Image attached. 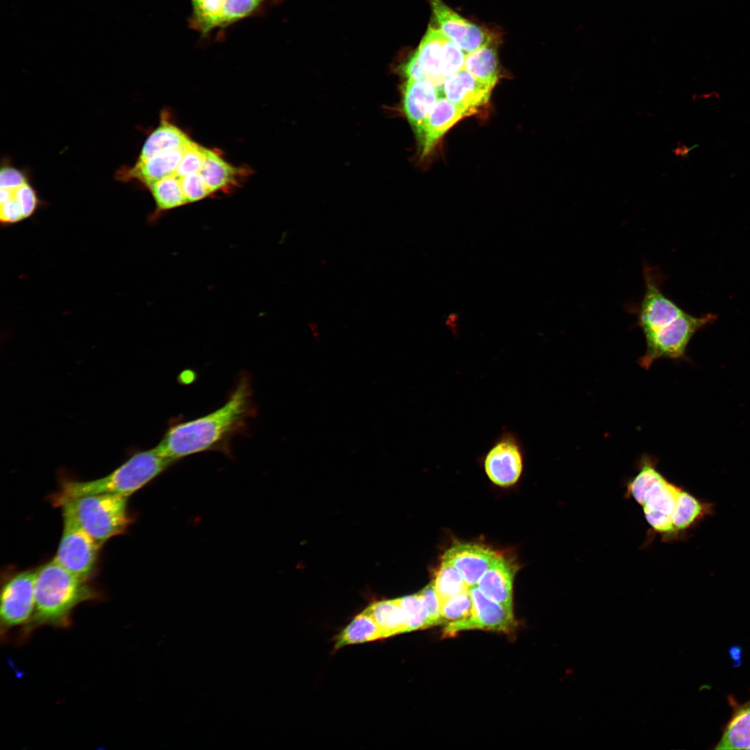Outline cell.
I'll return each instance as SVG.
<instances>
[{
  "label": "cell",
  "instance_id": "9a60e30c",
  "mask_svg": "<svg viewBox=\"0 0 750 750\" xmlns=\"http://www.w3.org/2000/svg\"><path fill=\"white\" fill-rule=\"evenodd\" d=\"M473 114L441 96L428 115L417 136L422 158L427 156L441 138L459 120Z\"/></svg>",
  "mask_w": 750,
  "mask_h": 750
},
{
  "label": "cell",
  "instance_id": "44dd1931",
  "mask_svg": "<svg viewBox=\"0 0 750 750\" xmlns=\"http://www.w3.org/2000/svg\"><path fill=\"white\" fill-rule=\"evenodd\" d=\"M729 702L733 714L715 749H750V699L744 703L733 698Z\"/></svg>",
  "mask_w": 750,
  "mask_h": 750
},
{
  "label": "cell",
  "instance_id": "52a82bcc",
  "mask_svg": "<svg viewBox=\"0 0 750 750\" xmlns=\"http://www.w3.org/2000/svg\"><path fill=\"white\" fill-rule=\"evenodd\" d=\"M37 569L17 572L8 578L1 591L0 637L6 642L10 631L23 627L31 619L35 606Z\"/></svg>",
  "mask_w": 750,
  "mask_h": 750
},
{
  "label": "cell",
  "instance_id": "30bf717a",
  "mask_svg": "<svg viewBox=\"0 0 750 750\" xmlns=\"http://www.w3.org/2000/svg\"><path fill=\"white\" fill-rule=\"evenodd\" d=\"M518 435L503 431L492 442L483 458V466L494 484L508 487L520 478L524 467V448Z\"/></svg>",
  "mask_w": 750,
  "mask_h": 750
},
{
  "label": "cell",
  "instance_id": "5bb4252c",
  "mask_svg": "<svg viewBox=\"0 0 750 750\" xmlns=\"http://www.w3.org/2000/svg\"><path fill=\"white\" fill-rule=\"evenodd\" d=\"M501 556L482 545L457 544L444 554L442 560L454 567L465 581L474 586L486 570Z\"/></svg>",
  "mask_w": 750,
  "mask_h": 750
},
{
  "label": "cell",
  "instance_id": "7402d4cb",
  "mask_svg": "<svg viewBox=\"0 0 750 750\" xmlns=\"http://www.w3.org/2000/svg\"><path fill=\"white\" fill-rule=\"evenodd\" d=\"M710 511V504L701 501L681 488L672 516L673 541L683 537L688 530Z\"/></svg>",
  "mask_w": 750,
  "mask_h": 750
},
{
  "label": "cell",
  "instance_id": "2e32d148",
  "mask_svg": "<svg viewBox=\"0 0 750 750\" xmlns=\"http://www.w3.org/2000/svg\"><path fill=\"white\" fill-rule=\"evenodd\" d=\"M185 149H169L146 159L138 160L132 167H123L117 172L121 181L138 180L147 187L176 173Z\"/></svg>",
  "mask_w": 750,
  "mask_h": 750
},
{
  "label": "cell",
  "instance_id": "277c9868",
  "mask_svg": "<svg viewBox=\"0 0 750 750\" xmlns=\"http://www.w3.org/2000/svg\"><path fill=\"white\" fill-rule=\"evenodd\" d=\"M657 461L641 456L637 474L626 483L625 497L633 498L642 508L650 528L647 543L656 535L665 542L673 541L672 516L681 488L669 481L657 469Z\"/></svg>",
  "mask_w": 750,
  "mask_h": 750
},
{
  "label": "cell",
  "instance_id": "4316f807",
  "mask_svg": "<svg viewBox=\"0 0 750 750\" xmlns=\"http://www.w3.org/2000/svg\"><path fill=\"white\" fill-rule=\"evenodd\" d=\"M148 188L156 203V212L169 210L188 203L182 190L181 178L176 174L163 178Z\"/></svg>",
  "mask_w": 750,
  "mask_h": 750
},
{
  "label": "cell",
  "instance_id": "f546056e",
  "mask_svg": "<svg viewBox=\"0 0 750 750\" xmlns=\"http://www.w3.org/2000/svg\"><path fill=\"white\" fill-rule=\"evenodd\" d=\"M440 605L442 624L465 620L472 613V599L469 590L454 596Z\"/></svg>",
  "mask_w": 750,
  "mask_h": 750
},
{
  "label": "cell",
  "instance_id": "d6a6232c",
  "mask_svg": "<svg viewBox=\"0 0 750 750\" xmlns=\"http://www.w3.org/2000/svg\"><path fill=\"white\" fill-rule=\"evenodd\" d=\"M180 178L188 203L202 200L212 194L199 172L186 175Z\"/></svg>",
  "mask_w": 750,
  "mask_h": 750
},
{
  "label": "cell",
  "instance_id": "603a6c76",
  "mask_svg": "<svg viewBox=\"0 0 750 750\" xmlns=\"http://www.w3.org/2000/svg\"><path fill=\"white\" fill-rule=\"evenodd\" d=\"M191 141L182 130L162 119L160 125L147 138L138 160H144L169 149H185Z\"/></svg>",
  "mask_w": 750,
  "mask_h": 750
},
{
  "label": "cell",
  "instance_id": "4dcf8cb0",
  "mask_svg": "<svg viewBox=\"0 0 750 750\" xmlns=\"http://www.w3.org/2000/svg\"><path fill=\"white\" fill-rule=\"evenodd\" d=\"M206 149L192 140L184 149L175 174L181 178L199 172L203 163Z\"/></svg>",
  "mask_w": 750,
  "mask_h": 750
},
{
  "label": "cell",
  "instance_id": "ffe728a7",
  "mask_svg": "<svg viewBox=\"0 0 750 750\" xmlns=\"http://www.w3.org/2000/svg\"><path fill=\"white\" fill-rule=\"evenodd\" d=\"M447 38L439 29L429 26L416 50L426 80L441 90L445 80L442 75V63Z\"/></svg>",
  "mask_w": 750,
  "mask_h": 750
},
{
  "label": "cell",
  "instance_id": "cb8c5ba5",
  "mask_svg": "<svg viewBox=\"0 0 750 750\" xmlns=\"http://www.w3.org/2000/svg\"><path fill=\"white\" fill-rule=\"evenodd\" d=\"M365 611L377 624L384 638L408 632L405 617L398 599L374 602Z\"/></svg>",
  "mask_w": 750,
  "mask_h": 750
},
{
  "label": "cell",
  "instance_id": "4fadbf2b",
  "mask_svg": "<svg viewBox=\"0 0 750 750\" xmlns=\"http://www.w3.org/2000/svg\"><path fill=\"white\" fill-rule=\"evenodd\" d=\"M493 88L462 69L445 78L442 92L453 104L474 115L488 103Z\"/></svg>",
  "mask_w": 750,
  "mask_h": 750
},
{
  "label": "cell",
  "instance_id": "d4e9b609",
  "mask_svg": "<svg viewBox=\"0 0 750 750\" xmlns=\"http://www.w3.org/2000/svg\"><path fill=\"white\" fill-rule=\"evenodd\" d=\"M486 44L465 56L463 69L478 80L494 87L499 79V62L496 49Z\"/></svg>",
  "mask_w": 750,
  "mask_h": 750
},
{
  "label": "cell",
  "instance_id": "7a4b0ae2",
  "mask_svg": "<svg viewBox=\"0 0 750 750\" xmlns=\"http://www.w3.org/2000/svg\"><path fill=\"white\" fill-rule=\"evenodd\" d=\"M88 581L73 574L54 559L37 569L35 610L30 621L19 629L16 643L27 642L33 633L42 626L69 627L76 606L101 599L102 594Z\"/></svg>",
  "mask_w": 750,
  "mask_h": 750
},
{
  "label": "cell",
  "instance_id": "3957f363",
  "mask_svg": "<svg viewBox=\"0 0 750 750\" xmlns=\"http://www.w3.org/2000/svg\"><path fill=\"white\" fill-rule=\"evenodd\" d=\"M174 462L162 456L156 447L133 454L106 476L94 480L64 479L52 502H62L89 494H110L128 497L160 475Z\"/></svg>",
  "mask_w": 750,
  "mask_h": 750
},
{
  "label": "cell",
  "instance_id": "d590c367",
  "mask_svg": "<svg viewBox=\"0 0 750 750\" xmlns=\"http://www.w3.org/2000/svg\"><path fill=\"white\" fill-rule=\"evenodd\" d=\"M26 183H28L27 178L21 171L10 166L1 167L0 172L1 188L12 189Z\"/></svg>",
  "mask_w": 750,
  "mask_h": 750
},
{
  "label": "cell",
  "instance_id": "e575fe53",
  "mask_svg": "<svg viewBox=\"0 0 750 750\" xmlns=\"http://www.w3.org/2000/svg\"><path fill=\"white\" fill-rule=\"evenodd\" d=\"M425 606L430 627L442 624L440 605L433 583H431L419 592Z\"/></svg>",
  "mask_w": 750,
  "mask_h": 750
},
{
  "label": "cell",
  "instance_id": "83f0119b",
  "mask_svg": "<svg viewBox=\"0 0 750 750\" xmlns=\"http://www.w3.org/2000/svg\"><path fill=\"white\" fill-rule=\"evenodd\" d=\"M433 583L440 604L470 588L458 570L444 560Z\"/></svg>",
  "mask_w": 750,
  "mask_h": 750
},
{
  "label": "cell",
  "instance_id": "484cf974",
  "mask_svg": "<svg viewBox=\"0 0 750 750\" xmlns=\"http://www.w3.org/2000/svg\"><path fill=\"white\" fill-rule=\"evenodd\" d=\"M383 638L377 624L364 610L356 615L340 632L336 638L335 648L340 649L347 645L362 644Z\"/></svg>",
  "mask_w": 750,
  "mask_h": 750
},
{
  "label": "cell",
  "instance_id": "f1b7e54d",
  "mask_svg": "<svg viewBox=\"0 0 750 750\" xmlns=\"http://www.w3.org/2000/svg\"><path fill=\"white\" fill-rule=\"evenodd\" d=\"M408 632L430 628L427 612L419 593L398 598Z\"/></svg>",
  "mask_w": 750,
  "mask_h": 750
},
{
  "label": "cell",
  "instance_id": "8fae6325",
  "mask_svg": "<svg viewBox=\"0 0 750 750\" xmlns=\"http://www.w3.org/2000/svg\"><path fill=\"white\" fill-rule=\"evenodd\" d=\"M472 599V613L468 619L445 624L443 634L451 637L468 629H483L506 633L516 628L512 608L504 606L487 597L474 586L469 588Z\"/></svg>",
  "mask_w": 750,
  "mask_h": 750
},
{
  "label": "cell",
  "instance_id": "7c38bea8",
  "mask_svg": "<svg viewBox=\"0 0 750 750\" xmlns=\"http://www.w3.org/2000/svg\"><path fill=\"white\" fill-rule=\"evenodd\" d=\"M440 31L465 53L474 51L492 42L494 35L470 22L448 7L442 0H430Z\"/></svg>",
  "mask_w": 750,
  "mask_h": 750
},
{
  "label": "cell",
  "instance_id": "9c48e42d",
  "mask_svg": "<svg viewBox=\"0 0 750 750\" xmlns=\"http://www.w3.org/2000/svg\"><path fill=\"white\" fill-rule=\"evenodd\" d=\"M644 292L637 310V323L644 336L667 326L684 312L662 292L661 273L654 267H643Z\"/></svg>",
  "mask_w": 750,
  "mask_h": 750
},
{
  "label": "cell",
  "instance_id": "d6986e66",
  "mask_svg": "<svg viewBox=\"0 0 750 750\" xmlns=\"http://www.w3.org/2000/svg\"><path fill=\"white\" fill-rule=\"evenodd\" d=\"M199 172L212 194L235 186L248 172L231 165L216 151L206 149L203 163Z\"/></svg>",
  "mask_w": 750,
  "mask_h": 750
},
{
  "label": "cell",
  "instance_id": "74e56055",
  "mask_svg": "<svg viewBox=\"0 0 750 750\" xmlns=\"http://www.w3.org/2000/svg\"><path fill=\"white\" fill-rule=\"evenodd\" d=\"M401 72L406 78V81L426 80L416 51L401 65Z\"/></svg>",
  "mask_w": 750,
  "mask_h": 750
},
{
  "label": "cell",
  "instance_id": "8992f818",
  "mask_svg": "<svg viewBox=\"0 0 750 750\" xmlns=\"http://www.w3.org/2000/svg\"><path fill=\"white\" fill-rule=\"evenodd\" d=\"M715 318L712 314L696 317L684 311L667 326L644 336L647 347L644 354L640 358V366L648 369L658 359L683 357L694 333Z\"/></svg>",
  "mask_w": 750,
  "mask_h": 750
},
{
  "label": "cell",
  "instance_id": "8d00e7d4",
  "mask_svg": "<svg viewBox=\"0 0 750 750\" xmlns=\"http://www.w3.org/2000/svg\"><path fill=\"white\" fill-rule=\"evenodd\" d=\"M24 219L21 208L12 198L1 203L0 220L4 225H10L22 221Z\"/></svg>",
  "mask_w": 750,
  "mask_h": 750
},
{
  "label": "cell",
  "instance_id": "6da1fadb",
  "mask_svg": "<svg viewBox=\"0 0 750 750\" xmlns=\"http://www.w3.org/2000/svg\"><path fill=\"white\" fill-rule=\"evenodd\" d=\"M255 412L250 378L243 375L221 407L200 417L172 424L155 447L174 462L206 451L228 455L231 440L244 432Z\"/></svg>",
  "mask_w": 750,
  "mask_h": 750
},
{
  "label": "cell",
  "instance_id": "1f68e13d",
  "mask_svg": "<svg viewBox=\"0 0 750 750\" xmlns=\"http://www.w3.org/2000/svg\"><path fill=\"white\" fill-rule=\"evenodd\" d=\"M465 53L455 42L447 38L443 47L442 75L444 78L463 69Z\"/></svg>",
  "mask_w": 750,
  "mask_h": 750
},
{
  "label": "cell",
  "instance_id": "e0dca14e",
  "mask_svg": "<svg viewBox=\"0 0 750 750\" xmlns=\"http://www.w3.org/2000/svg\"><path fill=\"white\" fill-rule=\"evenodd\" d=\"M441 91L428 80L406 81L403 88V110L417 136L441 97Z\"/></svg>",
  "mask_w": 750,
  "mask_h": 750
},
{
  "label": "cell",
  "instance_id": "f35d334b",
  "mask_svg": "<svg viewBox=\"0 0 750 750\" xmlns=\"http://www.w3.org/2000/svg\"><path fill=\"white\" fill-rule=\"evenodd\" d=\"M674 152L676 155L679 156H685L688 154L689 149L685 146L680 145L678 147L674 149Z\"/></svg>",
  "mask_w": 750,
  "mask_h": 750
},
{
  "label": "cell",
  "instance_id": "836d02e7",
  "mask_svg": "<svg viewBox=\"0 0 750 750\" xmlns=\"http://www.w3.org/2000/svg\"><path fill=\"white\" fill-rule=\"evenodd\" d=\"M12 190V198L19 206L24 219L31 217L39 205V199L35 190L28 183Z\"/></svg>",
  "mask_w": 750,
  "mask_h": 750
},
{
  "label": "cell",
  "instance_id": "ba28073f",
  "mask_svg": "<svg viewBox=\"0 0 750 750\" xmlns=\"http://www.w3.org/2000/svg\"><path fill=\"white\" fill-rule=\"evenodd\" d=\"M62 512V532L53 559L78 578L89 581L95 572L101 546L72 516Z\"/></svg>",
  "mask_w": 750,
  "mask_h": 750
},
{
  "label": "cell",
  "instance_id": "ac0fdd59",
  "mask_svg": "<svg viewBox=\"0 0 750 750\" xmlns=\"http://www.w3.org/2000/svg\"><path fill=\"white\" fill-rule=\"evenodd\" d=\"M515 572L511 563L500 556L481 577L477 588L489 599L512 608Z\"/></svg>",
  "mask_w": 750,
  "mask_h": 750
},
{
  "label": "cell",
  "instance_id": "5b68a950",
  "mask_svg": "<svg viewBox=\"0 0 750 750\" xmlns=\"http://www.w3.org/2000/svg\"><path fill=\"white\" fill-rule=\"evenodd\" d=\"M128 499L117 494H89L68 499L59 506L101 547L123 533L132 522Z\"/></svg>",
  "mask_w": 750,
  "mask_h": 750
}]
</instances>
